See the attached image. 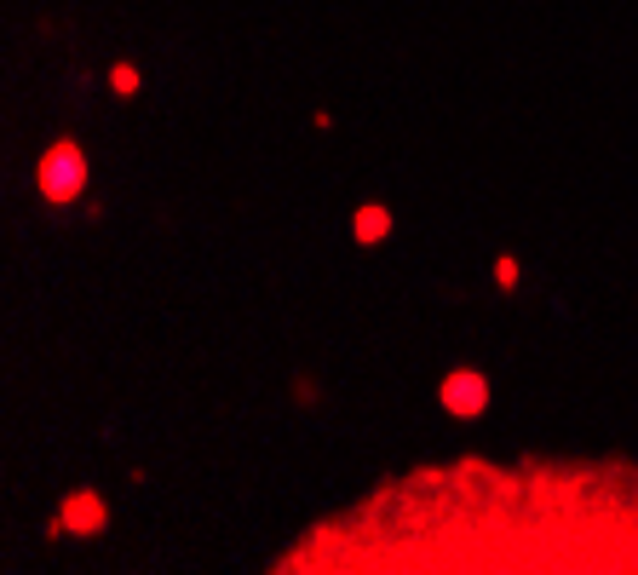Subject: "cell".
Segmentation results:
<instances>
[{
  "label": "cell",
  "mask_w": 638,
  "mask_h": 575,
  "mask_svg": "<svg viewBox=\"0 0 638 575\" xmlns=\"http://www.w3.org/2000/svg\"><path fill=\"white\" fill-rule=\"evenodd\" d=\"M35 190H41L52 207H69L87 196V150L75 138H58L41 161H35Z\"/></svg>",
  "instance_id": "obj_1"
},
{
  "label": "cell",
  "mask_w": 638,
  "mask_h": 575,
  "mask_svg": "<svg viewBox=\"0 0 638 575\" xmlns=\"http://www.w3.org/2000/svg\"><path fill=\"white\" fill-rule=\"evenodd\" d=\"M437 403L460 420H478L489 403H495V386L483 380L478 368H455V374H443V386H437Z\"/></svg>",
  "instance_id": "obj_2"
},
{
  "label": "cell",
  "mask_w": 638,
  "mask_h": 575,
  "mask_svg": "<svg viewBox=\"0 0 638 575\" xmlns=\"http://www.w3.org/2000/svg\"><path fill=\"white\" fill-rule=\"evenodd\" d=\"M58 524H64L69 535H104V529H110V506H104L98 489H75V495H64V506H58Z\"/></svg>",
  "instance_id": "obj_3"
},
{
  "label": "cell",
  "mask_w": 638,
  "mask_h": 575,
  "mask_svg": "<svg viewBox=\"0 0 638 575\" xmlns=\"http://www.w3.org/2000/svg\"><path fill=\"white\" fill-rule=\"evenodd\" d=\"M391 230H397V219H391L386 202H363L357 213H351V236H357V248H380V242H391Z\"/></svg>",
  "instance_id": "obj_4"
},
{
  "label": "cell",
  "mask_w": 638,
  "mask_h": 575,
  "mask_svg": "<svg viewBox=\"0 0 638 575\" xmlns=\"http://www.w3.org/2000/svg\"><path fill=\"white\" fill-rule=\"evenodd\" d=\"M110 92L133 98V92H138V64H115V69H110Z\"/></svg>",
  "instance_id": "obj_5"
},
{
  "label": "cell",
  "mask_w": 638,
  "mask_h": 575,
  "mask_svg": "<svg viewBox=\"0 0 638 575\" xmlns=\"http://www.w3.org/2000/svg\"><path fill=\"white\" fill-rule=\"evenodd\" d=\"M495 282H501V294H518V259H512V253L495 259Z\"/></svg>",
  "instance_id": "obj_6"
}]
</instances>
